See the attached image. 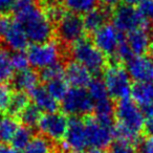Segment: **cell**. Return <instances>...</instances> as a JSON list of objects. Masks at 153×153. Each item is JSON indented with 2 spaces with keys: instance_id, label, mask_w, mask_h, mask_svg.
<instances>
[{
  "instance_id": "obj_1",
  "label": "cell",
  "mask_w": 153,
  "mask_h": 153,
  "mask_svg": "<svg viewBox=\"0 0 153 153\" xmlns=\"http://www.w3.org/2000/svg\"><path fill=\"white\" fill-rule=\"evenodd\" d=\"M15 20L22 26L28 41L34 44L48 42L53 35V22L38 0H17L14 7Z\"/></svg>"
},
{
  "instance_id": "obj_2",
  "label": "cell",
  "mask_w": 153,
  "mask_h": 153,
  "mask_svg": "<svg viewBox=\"0 0 153 153\" xmlns=\"http://www.w3.org/2000/svg\"><path fill=\"white\" fill-rule=\"evenodd\" d=\"M70 55L74 58V62L83 65L92 74H100L105 70L107 62L106 57L91 41L87 39L84 38L72 44Z\"/></svg>"
},
{
  "instance_id": "obj_3",
  "label": "cell",
  "mask_w": 153,
  "mask_h": 153,
  "mask_svg": "<svg viewBox=\"0 0 153 153\" xmlns=\"http://www.w3.org/2000/svg\"><path fill=\"white\" fill-rule=\"evenodd\" d=\"M114 119L117 120L115 125L138 137L144 129L146 121V117L140 107L130 99L119 101L114 109Z\"/></svg>"
},
{
  "instance_id": "obj_4",
  "label": "cell",
  "mask_w": 153,
  "mask_h": 153,
  "mask_svg": "<svg viewBox=\"0 0 153 153\" xmlns=\"http://www.w3.org/2000/svg\"><path fill=\"white\" fill-rule=\"evenodd\" d=\"M104 84L111 99L117 101L130 99L131 96V81L126 68L119 63H114L105 68Z\"/></svg>"
},
{
  "instance_id": "obj_5",
  "label": "cell",
  "mask_w": 153,
  "mask_h": 153,
  "mask_svg": "<svg viewBox=\"0 0 153 153\" xmlns=\"http://www.w3.org/2000/svg\"><path fill=\"white\" fill-rule=\"evenodd\" d=\"M113 25L122 34H129L140 28L150 30V21L146 19L140 10L131 5L122 4L114 9L112 13Z\"/></svg>"
},
{
  "instance_id": "obj_6",
  "label": "cell",
  "mask_w": 153,
  "mask_h": 153,
  "mask_svg": "<svg viewBox=\"0 0 153 153\" xmlns=\"http://www.w3.org/2000/svg\"><path fill=\"white\" fill-rule=\"evenodd\" d=\"M27 58L30 65L36 69H44L51 65L59 63L61 51L58 43L48 41L44 43L33 44L27 48Z\"/></svg>"
},
{
  "instance_id": "obj_7",
  "label": "cell",
  "mask_w": 153,
  "mask_h": 153,
  "mask_svg": "<svg viewBox=\"0 0 153 153\" xmlns=\"http://www.w3.org/2000/svg\"><path fill=\"white\" fill-rule=\"evenodd\" d=\"M61 102L64 114L72 117L87 115L94 110V102L85 88H69Z\"/></svg>"
},
{
  "instance_id": "obj_8",
  "label": "cell",
  "mask_w": 153,
  "mask_h": 153,
  "mask_svg": "<svg viewBox=\"0 0 153 153\" xmlns=\"http://www.w3.org/2000/svg\"><path fill=\"white\" fill-rule=\"evenodd\" d=\"M56 24L58 37L65 44L72 45L84 39L86 30L84 27L83 18L80 17L78 14L66 12Z\"/></svg>"
},
{
  "instance_id": "obj_9",
  "label": "cell",
  "mask_w": 153,
  "mask_h": 153,
  "mask_svg": "<svg viewBox=\"0 0 153 153\" xmlns=\"http://www.w3.org/2000/svg\"><path fill=\"white\" fill-rule=\"evenodd\" d=\"M37 126L43 136L53 142H60L64 140L67 131L68 120L64 113L56 111L42 115Z\"/></svg>"
},
{
  "instance_id": "obj_10",
  "label": "cell",
  "mask_w": 153,
  "mask_h": 153,
  "mask_svg": "<svg viewBox=\"0 0 153 153\" xmlns=\"http://www.w3.org/2000/svg\"><path fill=\"white\" fill-rule=\"evenodd\" d=\"M87 145L90 148H106L114 138L113 126H107L100 123L96 117H85Z\"/></svg>"
},
{
  "instance_id": "obj_11",
  "label": "cell",
  "mask_w": 153,
  "mask_h": 153,
  "mask_svg": "<svg viewBox=\"0 0 153 153\" xmlns=\"http://www.w3.org/2000/svg\"><path fill=\"white\" fill-rule=\"evenodd\" d=\"M124 34L117 30L113 24L106 23L97 32L94 33L92 43L102 51L104 55L114 56L120 43L123 41Z\"/></svg>"
},
{
  "instance_id": "obj_12",
  "label": "cell",
  "mask_w": 153,
  "mask_h": 153,
  "mask_svg": "<svg viewBox=\"0 0 153 153\" xmlns=\"http://www.w3.org/2000/svg\"><path fill=\"white\" fill-rule=\"evenodd\" d=\"M126 70L136 83H153V59L148 56H133L126 62Z\"/></svg>"
},
{
  "instance_id": "obj_13",
  "label": "cell",
  "mask_w": 153,
  "mask_h": 153,
  "mask_svg": "<svg viewBox=\"0 0 153 153\" xmlns=\"http://www.w3.org/2000/svg\"><path fill=\"white\" fill-rule=\"evenodd\" d=\"M65 148L72 150H84L87 145L85 123L80 117H71L68 121V127L64 136Z\"/></svg>"
},
{
  "instance_id": "obj_14",
  "label": "cell",
  "mask_w": 153,
  "mask_h": 153,
  "mask_svg": "<svg viewBox=\"0 0 153 153\" xmlns=\"http://www.w3.org/2000/svg\"><path fill=\"white\" fill-rule=\"evenodd\" d=\"M128 46L133 56H145L150 51H153V40L150 30L140 28L127 34L125 37Z\"/></svg>"
},
{
  "instance_id": "obj_15",
  "label": "cell",
  "mask_w": 153,
  "mask_h": 153,
  "mask_svg": "<svg viewBox=\"0 0 153 153\" xmlns=\"http://www.w3.org/2000/svg\"><path fill=\"white\" fill-rule=\"evenodd\" d=\"M64 78L68 85L74 88H85L92 80V74L83 65L72 61L64 69Z\"/></svg>"
},
{
  "instance_id": "obj_16",
  "label": "cell",
  "mask_w": 153,
  "mask_h": 153,
  "mask_svg": "<svg viewBox=\"0 0 153 153\" xmlns=\"http://www.w3.org/2000/svg\"><path fill=\"white\" fill-rule=\"evenodd\" d=\"M3 42L7 47L15 53L23 51L24 49L28 48V38L22 26L14 19L13 23L11 24L7 32L2 37Z\"/></svg>"
},
{
  "instance_id": "obj_17",
  "label": "cell",
  "mask_w": 153,
  "mask_h": 153,
  "mask_svg": "<svg viewBox=\"0 0 153 153\" xmlns=\"http://www.w3.org/2000/svg\"><path fill=\"white\" fill-rule=\"evenodd\" d=\"M131 97L140 107L145 117L153 114V89L152 84L135 83L132 87Z\"/></svg>"
},
{
  "instance_id": "obj_18",
  "label": "cell",
  "mask_w": 153,
  "mask_h": 153,
  "mask_svg": "<svg viewBox=\"0 0 153 153\" xmlns=\"http://www.w3.org/2000/svg\"><path fill=\"white\" fill-rule=\"evenodd\" d=\"M30 99L34 102V105L41 111V112L51 113L56 112L59 107L58 102L47 92L45 87L37 86L34 90L30 92Z\"/></svg>"
},
{
  "instance_id": "obj_19",
  "label": "cell",
  "mask_w": 153,
  "mask_h": 153,
  "mask_svg": "<svg viewBox=\"0 0 153 153\" xmlns=\"http://www.w3.org/2000/svg\"><path fill=\"white\" fill-rule=\"evenodd\" d=\"M40 76L33 69H25L22 71H18L14 74L13 85L18 91L21 92H30L38 86Z\"/></svg>"
},
{
  "instance_id": "obj_20",
  "label": "cell",
  "mask_w": 153,
  "mask_h": 153,
  "mask_svg": "<svg viewBox=\"0 0 153 153\" xmlns=\"http://www.w3.org/2000/svg\"><path fill=\"white\" fill-rule=\"evenodd\" d=\"M108 17V10L104 9V7H101V9L94 7V10H91L90 12H88V13H86L84 15L83 22L85 30L94 34L99 28H101L103 25L106 24Z\"/></svg>"
},
{
  "instance_id": "obj_21",
  "label": "cell",
  "mask_w": 153,
  "mask_h": 153,
  "mask_svg": "<svg viewBox=\"0 0 153 153\" xmlns=\"http://www.w3.org/2000/svg\"><path fill=\"white\" fill-rule=\"evenodd\" d=\"M34 137L33 131L30 127L26 126H19V128L16 131L15 135L13 136L11 140V145L15 150L17 151H24L32 138Z\"/></svg>"
},
{
  "instance_id": "obj_22",
  "label": "cell",
  "mask_w": 153,
  "mask_h": 153,
  "mask_svg": "<svg viewBox=\"0 0 153 153\" xmlns=\"http://www.w3.org/2000/svg\"><path fill=\"white\" fill-rule=\"evenodd\" d=\"M12 56L7 51H0V84H7L14 78Z\"/></svg>"
},
{
  "instance_id": "obj_23",
  "label": "cell",
  "mask_w": 153,
  "mask_h": 153,
  "mask_svg": "<svg viewBox=\"0 0 153 153\" xmlns=\"http://www.w3.org/2000/svg\"><path fill=\"white\" fill-rule=\"evenodd\" d=\"M87 87V91L89 94L90 98H91L92 102H94V105L101 102H104V101L108 100V99H111L106 89V86H105L104 82L102 80L92 79Z\"/></svg>"
},
{
  "instance_id": "obj_24",
  "label": "cell",
  "mask_w": 153,
  "mask_h": 153,
  "mask_svg": "<svg viewBox=\"0 0 153 153\" xmlns=\"http://www.w3.org/2000/svg\"><path fill=\"white\" fill-rule=\"evenodd\" d=\"M62 4L66 7L71 13L86 14L97 7L98 0H60Z\"/></svg>"
},
{
  "instance_id": "obj_25",
  "label": "cell",
  "mask_w": 153,
  "mask_h": 153,
  "mask_svg": "<svg viewBox=\"0 0 153 153\" xmlns=\"http://www.w3.org/2000/svg\"><path fill=\"white\" fill-rule=\"evenodd\" d=\"M18 128L19 125L13 117H3L0 123V143H11Z\"/></svg>"
},
{
  "instance_id": "obj_26",
  "label": "cell",
  "mask_w": 153,
  "mask_h": 153,
  "mask_svg": "<svg viewBox=\"0 0 153 153\" xmlns=\"http://www.w3.org/2000/svg\"><path fill=\"white\" fill-rule=\"evenodd\" d=\"M45 89L58 102V101L63 100L69 88H68V83L66 82L65 78L62 76V78H58V79L46 82Z\"/></svg>"
},
{
  "instance_id": "obj_27",
  "label": "cell",
  "mask_w": 153,
  "mask_h": 153,
  "mask_svg": "<svg viewBox=\"0 0 153 153\" xmlns=\"http://www.w3.org/2000/svg\"><path fill=\"white\" fill-rule=\"evenodd\" d=\"M53 144L43 135H37L32 138L24 149V153H53Z\"/></svg>"
},
{
  "instance_id": "obj_28",
  "label": "cell",
  "mask_w": 153,
  "mask_h": 153,
  "mask_svg": "<svg viewBox=\"0 0 153 153\" xmlns=\"http://www.w3.org/2000/svg\"><path fill=\"white\" fill-rule=\"evenodd\" d=\"M41 111L34 104H28L21 112L18 114V117L26 127H34L37 126L41 119Z\"/></svg>"
},
{
  "instance_id": "obj_29",
  "label": "cell",
  "mask_w": 153,
  "mask_h": 153,
  "mask_svg": "<svg viewBox=\"0 0 153 153\" xmlns=\"http://www.w3.org/2000/svg\"><path fill=\"white\" fill-rule=\"evenodd\" d=\"M30 104V97L27 96V94L21 91H17L16 94H13L12 98L11 104L9 107V113L12 115H17L25 108L27 105Z\"/></svg>"
},
{
  "instance_id": "obj_30",
  "label": "cell",
  "mask_w": 153,
  "mask_h": 153,
  "mask_svg": "<svg viewBox=\"0 0 153 153\" xmlns=\"http://www.w3.org/2000/svg\"><path fill=\"white\" fill-rule=\"evenodd\" d=\"M64 69H65L64 66L59 62L55 65H51L41 70L40 78L45 83L51 81V80L58 79V78H62V76H64Z\"/></svg>"
},
{
  "instance_id": "obj_31",
  "label": "cell",
  "mask_w": 153,
  "mask_h": 153,
  "mask_svg": "<svg viewBox=\"0 0 153 153\" xmlns=\"http://www.w3.org/2000/svg\"><path fill=\"white\" fill-rule=\"evenodd\" d=\"M13 94V90L10 86L7 84H0V111L9 110Z\"/></svg>"
},
{
  "instance_id": "obj_32",
  "label": "cell",
  "mask_w": 153,
  "mask_h": 153,
  "mask_svg": "<svg viewBox=\"0 0 153 153\" xmlns=\"http://www.w3.org/2000/svg\"><path fill=\"white\" fill-rule=\"evenodd\" d=\"M12 64L13 67L17 71H22L28 68L30 61H28L27 55L23 51H17L14 55H12Z\"/></svg>"
},
{
  "instance_id": "obj_33",
  "label": "cell",
  "mask_w": 153,
  "mask_h": 153,
  "mask_svg": "<svg viewBox=\"0 0 153 153\" xmlns=\"http://www.w3.org/2000/svg\"><path fill=\"white\" fill-rule=\"evenodd\" d=\"M109 153H138V151L132 144L115 142L111 146Z\"/></svg>"
},
{
  "instance_id": "obj_34",
  "label": "cell",
  "mask_w": 153,
  "mask_h": 153,
  "mask_svg": "<svg viewBox=\"0 0 153 153\" xmlns=\"http://www.w3.org/2000/svg\"><path fill=\"white\" fill-rule=\"evenodd\" d=\"M138 10L148 21H153V0H145L140 4Z\"/></svg>"
},
{
  "instance_id": "obj_35",
  "label": "cell",
  "mask_w": 153,
  "mask_h": 153,
  "mask_svg": "<svg viewBox=\"0 0 153 153\" xmlns=\"http://www.w3.org/2000/svg\"><path fill=\"white\" fill-rule=\"evenodd\" d=\"M138 153H153V136H148L140 142Z\"/></svg>"
},
{
  "instance_id": "obj_36",
  "label": "cell",
  "mask_w": 153,
  "mask_h": 153,
  "mask_svg": "<svg viewBox=\"0 0 153 153\" xmlns=\"http://www.w3.org/2000/svg\"><path fill=\"white\" fill-rule=\"evenodd\" d=\"M17 0H0V16H7L12 12Z\"/></svg>"
},
{
  "instance_id": "obj_37",
  "label": "cell",
  "mask_w": 153,
  "mask_h": 153,
  "mask_svg": "<svg viewBox=\"0 0 153 153\" xmlns=\"http://www.w3.org/2000/svg\"><path fill=\"white\" fill-rule=\"evenodd\" d=\"M13 21L14 19L10 18L9 16H0V39H2V37L7 32Z\"/></svg>"
},
{
  "instance_id": "obj_38",
  "label": "cell",
  "mask_w": 153,
  "mask_h": 153,
  "mask_svg": "<svg viewBox=\"0 0 153 153\" xmlns=\"http://www.w3.org/2000/svg\"><path fill=\"white\" fill-rule=\"evenodd\" d=\"M144 129L149 136H153V114L147 117L146 121H145Z\"/></svg>"
},
{
  "instance_id": "obj_39",
  "label": "cell",
  "mask_w": 153,
  "mask_h": 153,
  "mask_svg": "<svg viewBox=\"0 0 153 153\" xmlns=\"http://www.w3.org/2000/svg\"><path fill=\"white\" fill-rule=\"evenodd\" d=\"M98 1L102 4V7H104V9L109 10V9H113V7H117L121 0H98Z\"/></svg>"
},
{
  "instance_id": "obj_40",
  "label": "cell",
  "mask_w": 153,
  "mask_h": 153,
  "mask_svg": "<svg viewBox=\"0 0 153 153\" xmlns=\"http://www.w3.org/2000/svg\"><path fill=\"white\" fill-rule=\"evenodd\" d=\"M0 153H21V152L15 150L12 146H7V144L0 143Z\"/></svg>"
},
{
  "instance_id": "obj_41",
  "label": "cell",
  "mask_w": 153,
  "mask_h": 153,
  "mask_svg": "<svg viewBox=\"0 0 153 153\" xmlns=\"http://www.w3.org/2000/svg\"><path fill=\"white\" fill-rule=\"evenodd\" d=\"M145 0H123L124 4L131 5V7H135V5H140V3L144 2Z\"/></svg>"
},
{
  "instance_id": "obj_42",
  "label": "cell",
  "mask_w": 153,
  "mask_h": 153,
  "mask_svg": "<svg viewBox=\"0 0 153 153\" xmlns=\"http://www.w3.org/2000/svg\"><path fill=\"white\" fill-rule=\"evenodd\" d=\"M88 153H109L106 148H90Z\"/></svg>"
},
{
  "instance_id": "obj_43",
  "label": "cell",
  "mask_w": 153,
  "mask_h": 153,
  "mask_svg": "<svg viewBox=\"0 0 153 153\" xmlns=\"http://www.w3.org/2000/svg\"><path fill=\"white\" fill-rule=\"evenodd\" d=\"M68 153H88L84 150H72V151H69Z\"/></svg>"
},
{
  "instance_id": "obj_44",
  "label": "cell",
  "mask_w": 153,
  "mask_h": 153,
  "mask_svg": "<svg viewBox=\"0 0 153 153\" xmlns=\"http://www.w3.org/2000/svg\"><path fill=\"white\" fill-rule=\"evenodd\" d=\"M3 117H1V114H0V123H1V120H2Z\"/></svg>"
},
{
  "instance_id": "obj_45",
  "label": "cell",
  "mask_w": 153,
  "mask_h": 153,
  "mask_svg": "<svg viewBox=\"0 0 153 153\" xmlns=\"http://www.w3.org/2000/svg\"><path fill=\"white\" fill-rule=\"evenodd\" d=\"M152 89H153V84H152Z\"/></svg>"
}]
</instances>
